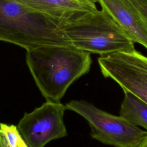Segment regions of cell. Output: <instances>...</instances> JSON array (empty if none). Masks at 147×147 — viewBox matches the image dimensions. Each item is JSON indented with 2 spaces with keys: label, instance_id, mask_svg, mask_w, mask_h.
<instances>
[{
  "label": "cell",
  "instance_id": "6da1fadb",
  "mask_svg": "<svg viewBox=\"0 0 147 147\" xmlns=\"http://www.w3.org/2000/svg\"><path fill=\"white\" fill-rule=\"evenodd\" d=\"M26 61L46 101L60 102L68 87L91 67L90 52L72 46H42L26 50Z\"/></svg>",
  "mask_w": 147,
  "mask_h": 147
},
{
  "label": "cell",
  "instance_id": "7a4b0ae2",
  "mask_svg": "<svg viewBox=\"0 0 147 147\" xmlns=\"http://www.w3.org/2000/svg\"><path fill=\"white\" fill-rule=\"evenodd\" d=\"M0 41L26 50L48 45L72 46L61 19L37 11L20 0H0Z\"/></svg>",
  "mask_w": 147,
  "mask_h": 147
},
{
  "label": "cell",
  "instance_id": "3957f363",
  "mask_svg": "<svg viewBox=\"0 0 147 147\" xmlns=\"http://www.w3.org/2000/svg\"><path fill=\"white\" fill-rule=\"evenodd\" d=\"M61 20L64 33L76 49L101 56L135 49L133 41L103 9Z\"/></svg>",
  "mask_w": 147,
  "mask_h": 147
},
{
  "label": "cell",
  "instance_id": "277c9868",
  "mask_svg": "<svg viewBox=\"0 0 147 147\" xmlns=\"http://www.w3.org/2000/svg\"><path fill=\"white\" fill-rule=\"evenodd\" d=\"M65 106L87 121L91 137L102 144L114 147H138L147 136V131L126 118L110 114L87 101L72 100Z\"/></svg>",
  "mask_w": 147,
  "mask_h": 147
},
{
  "label": "cell",
  "instance_id": "5b68a950",
  "mask_svg": "<svg viewBox=\"0 0 147 147\" xmlns=\"http://www.w3.org/2000/svg\"><path fill=\"white\" fill-rule=\"evenodd\" d=\"M98 62L104 77L113 79L123 91L147 104L146 56L134 49L101 56Z\"/></svg>",
  "mask_w": 147,
  "mask_h": 147
},
{
  "label": "cell",
  "instance_id": "8992f818",
  "mask_svg": "<svg viewBox=\"0 0 147 147\" xmlns=\"http://www.w3.org/2000/svg\"><path fill=\"white\" fill-rule=\"evenodd\" d=\"M60 102L46 101L30 113H25L17 127L29 147H44L50 141L67 136Z\"/></svg>",
  "mask_w": 147,
  "mask_h": 147
},
{
  "label": "cell",
  "instance_id": "52a82bcc",
  "mask_svg": "<svg viewBox=\"0 0 147 147\" xmlns=\"http://www.w3.org/2000/svg\"><path fill=\"white\" fill-rule=\"evenodd\" d=\"M134 42L147 49V24L128 0H96Z\"/></svg>",
  "mask_w": 147,
  "mask_h": 147
},
{
  "label": "cell",
  "instance_id": "ba28073f",
  "mask_svg": "<svg viewBox=\"0 0 147 147\" xmlns=\"http://www.w3.org/2000/svg\"><path fill=\"white\" fill-rule=\"evenodd\" d=\"M30 7L56 17L64 19L89 13L97 9L96 0H20Z\"/></svg>",
  "mask_w": 147,
  "mask_h": 147
},
{
  "label": "cell",
  "instance_id": "9c48e42d",
  "mask_svg": "<svg viewBox=\"0 0 147 147\" xmlns=\"http://www.w3.org/2000/svg\"><path fill=\"white\" fill-rule=\"evenodd\" d=\"M123 92L125 95L121 105L119 115L147 130V104L131 93L126 91Z\"/></svg>",
  "mask_w": 147,
  "mask_h": 147
},
{
  "label": "cell",
  "instance_id": "30bf717a",
  "mask_svg": "<svg viewBox=\"0 0 147 147\" xmlns=\"http://www.w3.org/2000/svg\"><path fill=\"white\" fill-rule=\"evenodd\" d=\"M1 147H29L17 126L0 123Z\"/></svg>",
  "mask_w": 147,
  "mask_h": 147
},
{
  "label": "cell",
  "instance_id": "8fae6325",
  "mask_svg": "<svg viewBox=\"0 0 147 147\" xmlns=\"http://www.w3.org/2000/svg\"><path fill=\"white\" fill-rule=\"evenodd\" d=\"M147 24V0H128Z\"/></svg>",
  "mask_w": 147,
  "mask_h": 147
},
{
  "label": "cell",
  "instance_id": "7c38bea8",
  "mask_svg": "<svg viewBox=\"0 0 147 147\" xmlns=\"http://www.w3.org/2000/svg\"><path fill=\"white\" fill-rule=\"evenodd\" d=\"M138 147H147V136L142 141V142L139 145V146Z\"/></svg>",
  "mask_w": 147,
  "mask_h": 147
},
{
  "label": "cell",
  "instance_id": "4fadbf2b",
  "mask_svg": "<svg viewBox=\"0 0 147 147\" xmlns=\"http://www.w3.org/2000/svg\"><path fill=\"white\" fill-rule=\"evenodd\" d=\"M0 147H1V146H0Z\"/></svg>",
  "mask_w": 147,
  "mask_h": 147
}]
</instances>
